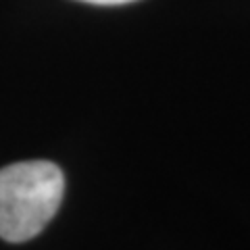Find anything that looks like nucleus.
Here are the masks:
<instances>
[{"label":"nucleus","instance_id":"1","mask_svg":"<svg viewBox=\"0 0 250 250\" xmlns=\"http://www.w3.org/2000/svg\"><path fill=\"white\" fill-rule=\"evenodd\" d=\"M65 175L50 161H23L0 169V238L13 244L36 238L57 215Z\"/></svg>","mask_w":250,"mask_h":250},{"label":"nucleus","instance_id":"2","mask_svg":"<svg viewBox=\"0 0 250 250\" xmlns=\"http://www.w3.org/2000/svg\"><path fill=\"white\" fill-rule=\"evenodd\" d=\"M82 2H90V4H104V6H113V4H127V2H136V0H82Z\"/></svg>","mask_w":250,"mask_h":250}]
</instances>
